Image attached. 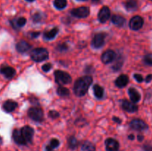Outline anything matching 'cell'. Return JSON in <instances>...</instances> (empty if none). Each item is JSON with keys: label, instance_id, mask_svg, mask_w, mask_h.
<instances>
[{"label": "cell", "instance_id": "6da1fadb", "mask_svg": "<svg viewBox=\"0 0 152 151\" xmlns=\"http://www.w3.org/2000/svg\"><path fill=\"white\" fill-rule=\"evenodd\" d=\"M93 78L90 76H86L79 78L75 81L74 87V91L76 96H85L88 90L89 87L92 84Z\"/></svg>", "mask_w": 152, "mask_h": 151}, {"label": "cell", "instance_id": "7a4b0ae2", "mask_svg": "<svg viewBox=\"0 0 152 151\" xmlns=\"http://www.w3.org/2000/svg\"><path fill=\"white\" fill-rule=\"evenodd\" d=\"M31 57L36 62H41L48 58V52L45 48L38 47L31 52Z\"/></svg>", "mask_w": 152, "mask_h": 151}, {"label": "cell", "instance_id": "3957f363", "mask_svg": "<svg viewBox=\"0 0 152 151\" xmlns=\"http://www.w3.org/2000/svg\"><path fill=\"white\" fill-rule=\"evenodd\" d=\"M55 81L59 85H65L71 82L72 78L71 76L66 72L62 70H56L54 73Z\"/></svg>", "mask_w": 152, "mask_h": 151}, {"label": "cell", "instance_id": "277c9868", "mask_svg": "<svg viewBox=\"0 0 152 151\" xmlns=\"http://www.w3.org/2000/svg\"><path fill=\"white\" fill-rule=\"evenodd\" d=\"M28 115L30 117V118L35 121H38V122L42 121L43 117H44L42 110L40 107H37L30 108L28 111Z\"/></svg>", "mask_w": 152, "mask_h": 151}, {"label": "cell", "instance_id": "5b68a950", "mask_svg": "<svg viewBox=\"0 0 152 151\" xmlns=\"http://www.w3.org/2000/svg\"><path fill=\"white\" fill-rule=\"evenodd\" d=\"M130 127L131 128L134 130H137V131H142V130H147L148 126L142 120L139 119V118H136V119H133L131 121Z\"/></svg>", "mask_w": 152, "mask_h": 151}, {"label": "cell", "instance_id": "8992f818", "mask_svg": "<svg viewBox=\"0 0 152 151\" xmlns=\"http://www.w3.org/2000/svg\"><path fill=\"white\" fill-rule=\"evenodd\" d=\"M105 34L103 33H97L94 36L93 39L91 41V45L92 47L94 48H100L105 44Z\"/></svg>", "mask_w": 152, "mask_h": 151}, {"label": "cell", "instance_id": "52a82bcc", "mask_svg": "<svg viewBox=\"0 0 152 151\" xmlns=\"http://www.w3.org/2000/svg\"><path fill=\"white\" fill-rule=\"evenodd\" d=\"M71 15L77 18H86L90 13L89 8L87 7H80L73 9L71 11Z\"/></svg>", "mask_w": 152, "mask_h": 151}, {"label": "cell", "instance_id": "ba28073f", "mask_svg": "<svg viewBox=\"0 0 152 151\" xmlns=\"http://www.w3.org/2000/svg\"><path fill=\"white\" fill-rule=\"evenodd\" d=\"M144 20L141 16H135L129 22V28L134 30H138L142 27Z\"/></svg>", "mask_w": 152, "mask_h": 151}, {"label": "cell", "instance_id": "9c48e42d", "mask_svg": "<svg viewBox=\"0 0 152 151\" xmlns=\"http://www.w3.org/2000/svg\"><path fill=\"white\" fill-rule=\"evenodd\" d=\"M21 132H22V135H23L24 138H25V141L27 143H32L33 137H34V130L30 126H25L21 129Z\"/></svg>", "mask_w": 152, "mask_h": 151}, {"label": "cell", "instance_id": "30bf717a", "mask_svg": "<svg viewBox=\"0 0 152 151\" xmlns=\"http://www.w3.org/2000/svg\"><path fill=\"white\" fill-rule=\"evenodd\" d=\"M105 148L106 151H119L120 144L116 139L112 138H108L105 140Z\"/></svg>", "mask_w": 152, "mask_h": 151}, {"label": "cell", "instance_id": "8fae6325", "mask_svg": "<svg viewBox=\"0 0 152 151\" xmlns=\"http://www.w3.org/2000/svg\"><path fill=\"white\" fill-rule=\"evenodd\" d=\"M110 16H111V11H110V9L106 6L102 7L98 13V19L101 23H105L106 21L108 20Z\"/></svg>", "mask_w": 152, "mask_h": 151}, {"label": "cell", "instance_id": "7c38bea8", "mask_svg": "<svg viewBox=\"0 0 152 151\" xmlns=\"http://www.w3.org/2000/svg\"><path fill=\"white\" fill-rule=\"evenodd\" d=\"M12 136H13V139L15 142V143L19 145L27 144V142L25 141V138H24L21 130H17V129L13 130V133H12Z\"/></svg>", "mask_w": 152, "mask_h": 151}, {"label": "cell", "instance_id": "4fadbf2b", "mask_svg": "<svg viewBox=\"0 0 152 151\" xmlns=\"http://www.w3.org/2000/svg\"><path fill=\"white\" fill-rule=\"evenodd\" d=\"M116 59V53H114V51L111 50H108L104 52L102 55V62L104 64H109L111 62H112L114 59Z\"/></svg>", "mask_w": 152, "mask_h": 151}, {"label": "cell", "instance_id": "5bb4252c", "mask_svg": "<svg viewBox=\"0 0 152 151\" xmlns=\"http://www.w3.org/2000/svg\"><path fill=\"white\" fill-rule=\"evenodd\" d=\"M0 73L7 78H12L16 74L14 68L9 66H3L0 68Z\"/></svg>", "mask_w": 152, "mask_h": 151}, {"label": "cell", "instance_id": "9a60e30c", "mask_svg": "<svg viewBox=\"0 0 152 151\" xmlns=\"http://www.w3.org/2000/svg\"><path fill=\"white\" fill-rule=\"evenodd\" d=\"M18 105L16 102L13 100H7L5 102H4L2 105V109L4 110V111H5L6 113H11L13 110H16V108L17 107Z\"/></svg>", "mask_w": 152, "mask_h": 151}, {"label": "cell", "instance_id": "2e32d148", "mask_svg": "<svg viewBox=\"0 0 152 151\" xmlns=\"http://www.w3.org/2000/svg\"><path fill=\"white\" fill-rule=\"evenodd\" d=\"M31 44L28 42H27L26 41H24V40L19 41L16 45V50L20 53H24L27 52L31 48Z\"/></svg>", "mask_w": 152, "mask_h": 151}, {"label": "cell", "instance_id": "e0dca14e", "mask_svg": "<svg viewBox=\"0 0 152 151\" xmlns=\"http://www.w3.org/2000/svg\"><path fill=\"white\" fill-rule=\"evenodd\" d=\"M129 78L128 77V76L125 75V74H122L120 75L118 78L116 79L115 81V84L117 87L122 88V87H124L129 84Z\"/></svg>", "mask_w": 152, "mask_h": 151}, {"label": "cell", "instance_id": "ac0fdd59", "mask_svg": "<svg viewBox=\"0 0 152 151\" xmlns=\"http://www.w3.org/2000/svg\"><path fill=\"white\" fill-rule=\"evenodd\" d=\"M123 108L129 113H134L137 111L138 107L135 104L130 102L128 100H124L123 102Z\"/></svg>", "mask_w": 152, "mask_h": 151}, {"label": "cell", "instance_id": "d6986e66", "mask_svg": "<svg viewBox=\"0 0 152 151\" xmlns=\"http://www.w3.org/2000/svg\"><path fill=\"white\" fill-rule=\"evenodd\" d=\"M129 94L130 96L131 101H132L133 103H137L138 102H140L141 99V96L139 93V92L134 88H129Z\"/></svg>", "mask_w": 152, "mask_h": 151}, {"label": "cell", "instance_id": "ffe728a7", "mask_svg": "<svg viewBox=\"0 0 152 151\" xmlns=\"http://www.w3.org/2000/svg\"><path fill=\"white\" fill-rule=\"evenodd\" d=\"M111 22L117 27H123L125 25L126 19L119 15H114L111 17Z\"/></svg>", "mask_w": 152, "mask_h": 151}, {"label": "cell", "instance_id": "44dd1931", "mask_svg": "<svg viewBox=\"0 0 152 151\" xmlns=\"http://www.w3.org/2000/svg\"><path fill=\"white\" fill-rule=\"evenodd\" d=\"M125 7L129 11H134L137 9V0H126Z\"/></svg>", "mask_w": 152, "mask_h": 151}, {"label": "cell", "instance_id": "7402d4cb", "mask_svg": "<svg viewBox=\"0 0 152 151\" xmlns=\"http://www.w3.org/2000/svg\"><path fill=\"white\" fill-rule=\"evenodd\" d=\"M58 31H59V30L57 28H54L50 30L46 31L44 33V38L47 40L53 39V38H55L56 34L58 33Z\"/></svg>", "mask_w": 152, "mask_h": 151}, {"label": "cell", "instance_id": "603a6c76", "mask_svg": "<svg viewBox=\"0 0 152 151\" xmlns=\"http://www.w3.org/2000/svg\"><path fill=\"white\" fill-rule=\"evenodd\" d=\"M59 141L56 139H53L50 140V143L48 145H47L45 147V151H53L55 148L59 147Z\"/></svg>", "mask_w": 152, "mask_h": 151}, {"label": "cell", "instance_id": "cb8c5ba5", "mask_svg": "<svg viewBox=\"0 0 152 151\" xmlns=\"http://www.w3.org/2000/svg\"><path fill=\"white\" fill-rule=\"evenodd\" d=\"M94 93L97 99H102L104 95V89L98 84L94 86Z\"/></svg>", "mask_w": 152, "mask_h": 151}, {"label": "cell", "instance_id": "d4e9b609", "mask_svg": "<svg viewBox=\"0 0 152 151\" xmlns=\"http://www.w3.org/2000/svg\"><path fill=\"white\" fill-rule=\"evenodd\" d=\"M82 149H83V151H95L96 150V147L91 142L86 141L83 143Z\"/></svg>", "mask_w": 152, "mask_h": 151}, {"label": "cell", "instance_id": "484cf974", "mask_svg": "<svg viewBox=\"0 0 152 151\" xmlns=\"http://www.w3.org/2000/svg\"><path fill=\"white\" fill-rule=\"evenodd\" d=\"M56 92H57V94L59 95V96H62V97L68 96L70 94L69 90H68V88H66V87H63L62 85H60L58 87Z\"/></svg>", "mask_w": 152, "mask_h": 151}, {"label": "cell", "instance_id": "4316f807", "mask_svg": "<svg viewBox=\"0 0 152 151\" xmlns=\"http://www.w3.org/2000/svg\"><path fill=\"white\" fill-rule=\"evenodd\" d=\"M53 5L56 9L62 10L67 6V0H54Z\"/></svg>", "mask_w": 152, "mask_h": 151}, {"label": "cell", "instance_id": "83f0119b", "mask_svg": "<svg viewBox=\"0 0 152 151\" xmlns=\"http://www.w3.org/2000/svg\"><path fill=\"white\" fill-rule=\"evenodd\" d=\"M78 141L74 136H71L68 139V146H69L70 149L74 150L75 148H77L78 146Z\"/></svg>", "mask_w": 152, "mask_h": 151}, {"label": "cell", "instance_id": "f1b7e54d", "mask_svg": "<svg viewBox=\"0 0 152 151\" xmlns=\"http://www.w3.org/2000/svg\"><path fill=\"white\" fill-rule=\"evenodd\" d=\"M122 65H123V59H122V57L120 56V57H119L118 59H117V60H116L115 62V64L113 65L112 67L113 70H114V71L119 70L121 68Z\"/></svg>", "mask_w": 152, "mask_h": 151}, {"label": "cell", "instance_id": "f546056e", "mask_svg": "<svg viewBox=\"0 0 152 151\" xmlns=\"http://www.w3.org/2000/svg\"><path fill=\"white\" fill-rule=\"evenodd\" d=\"M143 61L146 65L152 66V53H148V54L145 55L144 56Z\"/></svg>", "mask_w": 152, "mask_h": 151}, {"label": "cell", "instance_id": "4dcf8cb0", "mask_svg": "<svg viewBox=\"0 0 152 151\" xmlns=\"http://www.w3.org/2000/svg\"><path fill=\"white\" fill-rule=\"evenodd\" d=\"M26 23V19L24 17H20L16 20V25L18 28H22Z\"/></svg>", "mask_w": 152, "mask_h": 151}, {"label": "cell", "instance_id": "1f68e13d", "mask_svg": "<svg viewBox=\"0 0 152 151\" xmlns=\"http://www.w3.org/2000/svg\"><path fill=\"white\" fill-rule=\"evenodd\" d=\"M48 115L50 118H56L59 116V113L56 112V111L55 110H50V112H49Z\"/></svg>", "mask_w": 152, "mask_h": 151}, {"label": "cell", "instance_id": "d6a6232c", "mask_svg": "<svg viewBox=\"0 0 152 151\" xmlns=\"http://www.w3.org/2000/svg\"><path fill=\"white\" fill-rule=\"evenodd\" d=\"M51 68H52V65H50V63H47L45 64V65H42V70L44 71V72H48V71L51 69Z\"/></svg>", "mask_w": 152, "mask_h": 151}, {"label": "cell", "instance_id": "836d02e7", "mask_svg": "<svg viewBox=\"0 0 152 151\" xmlns=\"http://www.w3.org/2000/svg\"><path fill=\"white\" fill-rule=\"evenodd\" d=\"M58 50H59V51H65V50H68V46L66 44H65V43H63V44H59L57 47Z\"/></svg>", "mask_w": 152, "mask_h": 151}, {"label": "cell", "instance_id": "e575fe53", "mask_svg": "<svg viewBox=\"0 0 152 151\" xmlns=\"http://www.w3.org/2000/svg\"><path fill=\"white\" fill-rule=\"evenodd\" d=\"M41 19H42L41 14L39 13H35V14L34 15V16H33V20H34V22H39V21L41 20Z\"/></svg>", "mask_w": 152, "mask_h": 151}, {"label": "cell", "instance_id": "d590c367", "mask_svg": "<svg viewBox=\"0 0 152 151\" xmlns=\"http://www.w3.org/2000/svg\"><path fill=\"white\" fill-rule=\"evenodd\" d=\"M134 77L135 79L138 81V82H142L143 81V77L140 75V74H134Z\"/></svg>", "mask_w": 152, "mask_h": 151}, {"label": "cell", "instance_id": "8d00e7d4", "mask_svg": "<svg viewBox=\"0 0 152 151\" xmlns=\"http://www.w3.org/2000/svg\"><path fill=\"white\" fill-rule=\"evenodd\" d=\"M143 149L145 151H152V147L150 145H144Z\"/></svg>", "mask_w": 152, "mask_h": 151}, {"label": "cell", "instance_id": "74e56055", "mask_svg": "<svg viewBox=\"0 0 152 151\" xmlns=\"http://www.w3.org/2000/svg\"><path fill=\"white\" fill-rule=\"evenodd\" d=\"M152 80V74H149V75L147 76V77L145 78V81H146L147 83L150 82Z\"/></svg>", "mask_w": 152, "mask_h": 151}, {"label": "cell", "instance_id": "f35d334b", "mask_svg": "<svg viewBox=\"0 0 152 151\" xmlns=\"http://www.w3.org/2000/svg\"><path fill=\"white\" fill-rule=\"evenodd\" d=\"M39 35H40L39 32H34V33H31V36H32L33 38H35V37L39 36Z\"/></svg>", "mask_w": 152, "mask_h": 151}, {"label": "cell", "instance_id": "ab89813d", "mask_svg": "<svg viewBox=\"0 0 152 151\" xmlns=\"http://www.w3.org/2000/svg\"><path fill=\"white\" fill-rule=\"evenodd\" d=\"M113 120H114V121H116L117 123H118V124H120V123H121V119H120V118H119L118 117L114 116V118H113Z\"/></svg>", "mask_w": 152, "mask_h": 151}, {"label": "cell", "instance_id": "60d3db41", "mask_svg": "<svg viewBox=\"0 0 152 151\" xmlns=\"http://www.w3.org/2000/svg\"><path fill=\"white\" fill-rule=\"evenodd\" d=\"M143 136H141V135H139V136H137V139H138V141H139V142H142V140H143Z\"/></svg>", "mask_w": 152, "mask_h": 151}, {"label": "cell", "instance_id": "b9f144b4", "mask_svg": "<svg viewBox=\"0 0 152 151\" xmlns=\"http://www.w3.org/2000/svg\"><path fill=\"white\" fill-rule=\"evenodd\" d=\"M129 139H131V140H134V135H130V136H129Z\"/></svg>", "mask_w": 152, "mask_h": 151}, {"label": "cell", "instance_id": "7bdbcfd3", "mask_svg": "<svg viewBox=\"0 0 152 151\" xmlns=\"http://www.w3.org/2000/svg\"><path fill=\"white\" fill-rule=\"evenodd\" d=\"M2 143H3V141H2V138L1 137V136H0V146H1V144H2Z\"/></svg>", "mask_w": 152, "mask_h": 151}, {"label": "cell", "instance_id": "ee69618b", "mask_svg": "<svg viewBox=\"0 0 152 151\" xmlns=\"http://www.w3.org/2000/svg\"><path fill=\"white\" fill-rule=\"evenodd\" d=\"M100 1V0H92V1H93V2H99V1Z\"/></svg>", "mask_w": 152, "mask_h": 151}, {"label": "cell", "instance_id": "f6af8a7d", "mask_svg": "<svg viewBox=\"0 0 152 151\" xmlns=\"http://www.w3.org/2000/svg\"><path fill=\"white\" fill-rule=\"evenodd\" d=\"M26 1H30V2H31V1H34V0H26Z\"/></svg>", "mask_w": 152, "mask_h": 151}, {"label": "cell", "instance_id": "bcb514c9", "mask_svg": "<svg viewBox=\"0 0 152 151\" xmlns=\"http://www.w3.org/2000/svg\"><path fill=\"white\" fill-rule=\"evenodd\" d=\"M78 1H86V0H78Z\"/></svg>", "mask_w": 152, "mask_h": 151}, {"label": "cell", "instance_id": "7dc6e473", "mask_svg": "<svg viewBox=\"0 0 152 151\" xmlns=\"http://www.w3.org/2000/svg\"><path fill=\"white\" fill-rule=\"evenodd\" d=\"M151 1H152V0H151Z\"/></svg>", "mask_w": 152, "mask_h": 151}]
</instances>
